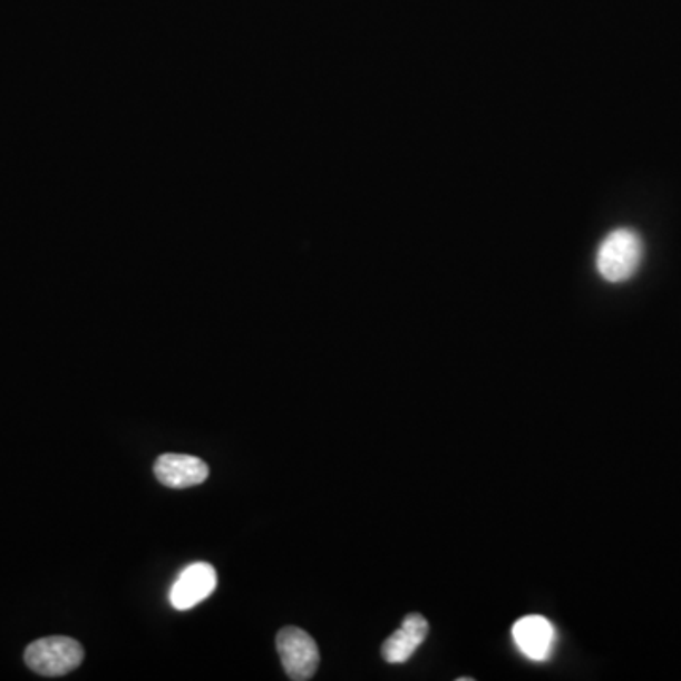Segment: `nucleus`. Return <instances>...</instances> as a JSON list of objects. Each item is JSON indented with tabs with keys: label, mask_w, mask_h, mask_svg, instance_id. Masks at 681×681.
I'll list each match as a JSON object with an SVG mask.
<instances>
[{
	"label": "nucleus",
	"mask_w": 681,
	"mask_h": 681,
	"mask_svg": "<svg viewBox=\"0 0 681 681\" xmlns=\"http://www.w3.org/2000/svg\"><path fill=\"white\" fill-rule=\"evenodd\" d=\"M644 257V241L634 230H613L596 252V270L607 282H625L636 275Z\"/></svg>",
	"instance_id": "f257e3e1"
},
{
	"label": "nucleus",
	"mask_w": 681,
	"mask_h": 681,
	"mask_svg": "<svg viewBox=\"0 0 681 681\" xmlns=\"http://www.w3.org/2000/svg\"><path fill=\"white\" fill-rule=\"evenodd\" d=\"M84 648L72 638H40L26 650V663L32 672L40 675H65L80 667Z\"/></svg>",
	"instance_id": "f03ea898"
},
{
	"label": "nucleus",
	"mask_w": 681,
	"mask_h": 681,
	"mask_svg": "<svg viewBox=\"0 0 681 681\" xmlns=\"http://www.w3.org/2000/svg\"><path fill=\"white\" fill-rule=\"evenodd\" d=\"M276 651L290 680L307 681L317 674L320 664L319 645L303 629L284 626L276 634Z\"/></svg>",
	"instance_id": "7ed1b4c3"
},
{
	"label": "nucleus",
	"mask_w": 681,
	"mask_h": 681,
	"mask_svg": "<svg viewBox=\"0 0 681 681\" xmlns=\"http://www.w3.org/2000/svg\"><path fill=\"white\" fill-rule=\"evenodd\" d=\"M218 583L216 570L206 563L189 564L184 568L171 587L169 601L178 612L197 606L214 593Z\"/></svg>",
	"instance_id": "20e7f679"
},
{
	"label": "nucleus",
	"mask_w": 681,
	"mask_h": 681,
	"mask_svg": "<svg viewBox=\"0 0 681 681\" xmlns=\"http://www.w3.org/2000/svg\"><path fill=\"white\" fill-rule=\"evenodd\" d=\"M513 640L523 655L531 661H547L555 648L556 632L549 619L528 615L513 625Z\"/></svg>",
	"instance_id": "39448f33"
},
{
	"label": "nucleus",
	"mask_w": 681,
	"mask_h": 681,
	"mask_svg": "<svg viewBox=\"0 0 681 681\" xmlns=\"http://www.w3.org/2000/svg\"><path fill=\"white\" fill-rule=\"evenodd\" d=\"M154 474L157 481L165 487L189 488L206 481L208 477V466L201 458L189 457V455H162L154 464Z\"/></svg>",
	"instance_id": "423d86ee"
},
{
	"label": "nucleus",
	"mask_w": 681,
	"mask_h": 681,
	"mask_svg": "<svg viewBox=\"0 0 681 681\" xmlns=\"http://www.w3.org/2000/svg\"><path fill=\"white\" fill-rule=\"evenodd\" d=\"M428 631L430 625L420 613H409L400 629L385 640L381 648L382 659L390 664L407 663L415 655V651L425 644Z\"/></svg>",
	"instance_id": "0eeeda50"
}]
</instances>
